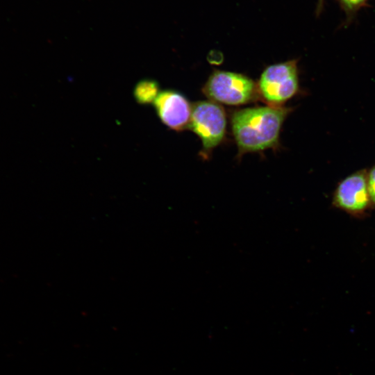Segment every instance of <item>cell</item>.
Wrapping results in <instances>:
<instances>
[{
	"label": "cell",
	"mask_w": 375,
	"mask_h": 375,
	"mask_svg": "<svg viewBox=\"0 0 375 375\" xmlns=\"http://www.w3.org/2000/svg\"><path fill=\"white\" fill-rule=\"evenodd\" d=\"M324 5V0H317L316 9H315V15L317 16H319L322 11L323 10Z\"/></svg>",
	"instance_id": "cell-10"
},
{
	"label": "cell",
	"mask_w": 375,
	"mask_h": 375,
	"mask_svg": "<svg viewBox=\"0 0 375 375\" xmlns=\"http://www.w3.org/2000/svg\"><path fill=\"white\" fill-rule=\"evenodd\" d=\"M226 115L217 103L200 101L192 107L189 126L201 140L204 152H210L223 140Z\"/></svg>",
	"instance_id": "cell-4"
},
{
	"label": "cell",
	"mask_w": 375,
	"mask_h": 375,
	"mask_svg": "<svg viewBox=\"0 0 375 375\" xmlns=\"http://www.w3.org/2000/svg\"><path fill=\"white\" fill-rule=\"evenodd\" d=\"M369 0H336L345 14L344 25L348 26L355 19L358 11L368 4Z\"/></svg>",
	"instance_id": "cell-8"
},
{
	"label": "cell",
	"mask_w": 375,
	"mask_h": 375,
	"mask_svg": "<svg viewBox=\"0 0 375 375\" xmlns=\"http://www.w3.org/2000/svg\"><path fill=\"white\" fill-rule=\"evenodd\" d=\"M367 186L371 203L375 206V165L367 175Z\"/></svg>",
	"instance_id": "cell-9"
},
{
	"label": "cell",
	"mask_w": 375,
	"mask_h": 375,
	"mask_svg": "<svg viewBox=\"0 0 375 375\" xmlns=\"http://www.w3.org/2000/svg\"><path fill=\"white\" fill-rule=\"evenodd\" d=\"M289 110L272 106L235 112L231 124L239 154L276 147L281 126Z\"/></svg>",
	"instance_id": "cell-1"
},
{
	"label": "cell",
	"mask_w": 375,
	"mask_h": 375,
	"mask_svg": "<svg viewBox=\"0 0 375 375\" xmlns=\"http://www.w3.org/2000/svg\"><path fill=\"white\" fill-rule=\"evenodd\" d=\"M153 106L160 119L171 129L182 131L189 126L192 108L179 92L170 90L159 92Z\"/></svg>",
	"instance_id": "cell-6"
},
{
	"label": "cell",
	"mask_w": 375,
	"mask_h": 375,
	"mask_svg": "<svg viewBox=\"0 0 375 375\" xmlns=\"http://www.w3.org/2000/svg\"><path fill=\"white\" fill-rule=\"evenodd\" d=\"M257 87L265 101L275 106L284 103L298 90L297 60L269 66L261 74Z\"/></svg>",
	"instance_id": "cell-3"
},
{
	"label": "cell",
	"mask_w": 375,
	"mask_h": 375,
	"mask_svg": "<svg viewBox=\"0 0 375 375\" xmlns=\"http://www.w3.org/2000/svg\"><path fill=\"white\" fill-rule=\"evenodd\" d=\"M210 99L228 105H240L253 101L258 93L255 83L247 76L230 72L215 71L203 88Z\"/></svg>",
	"instance_id": "cell-2"
},
{
	"label": "cell",
	"mask_w": 375,
	"mask_h": 375,
	"mask_svg": "<svg viewBox=\"0 0 375 375\" xmlns=\"http://www.w3.org/2000/svg\"><path fill=\"white\" fill-rule=\"evenodd\" d=\"M158 94V83L152 79H143L139 81L133 91L136 101L140 104L153 103Z\"/></svg>",
	"instance_id": "cell-7"
},
{
	"label": "cell",
	"mask_w": 375,
	"mask_h": 375,
	"mask_svg": "<svg viewBox=\"0 0 375 375\" xmlns=\"http://www.w3.org/2000/svg\"><path fill=\"white\" fill-rule=\"evenodd\" d=\"M371 203L367 175L359 171L344 178L338 186L333 197V203L349 213H362Z\"/></svg>",
	"instance_id": "cell-5"
}]
</instances>
